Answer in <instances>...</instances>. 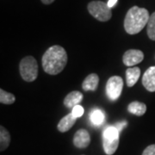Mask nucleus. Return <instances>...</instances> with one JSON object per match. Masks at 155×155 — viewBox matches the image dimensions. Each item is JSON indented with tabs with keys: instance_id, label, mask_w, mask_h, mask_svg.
Here are the masks:
<instances>
[{
	"instance_id": "obj_1",
	"label": "nucleus",
	"mask_w": 155,
	"mask_h": 155,
	"mask_svg": "<svg viewBox=\"0 0 155 155\" xmlns=\"http://www.w3.org/2000/svg\"><path fill=\"white\" fill-rule=\"evenodd\" d=\"M42 68L49 75H57L67 64V54L64 48L59 45L50 47L42 56Z\"/></svg>"
},
{
	"instance_id": "obj_2",
	"label": "nucleus",
	"mask_w": 155,
	"mask_h": 155,
	"mask_svg": "<svg viewBox=\"0 0 155 155\" xmlns=\"http://www.w3.org/2000/svg\"><path fill=\"white\" fill-rule=\"evenodd\" d=\"M149 18V13L147 9L133 6L128 10L124 19L125 31L129 35L140 33L147 25Z\"/></svg>"
},
{
	"instance_id": "obj_3",
	"label": "nucleus",
	"mask_w": 155,
	"mask_h": 155,
	"mask_svg": "<svg viewBox=\"0 0 155 155\" xmlns=\"http://www.w3.org/2000/svg\"><path fill=\"white\" fill-rule=\"evenodd\" d=\"M19 72L26 82H33L38 77V64L33 56H26L20 61Z\"/></svg>"
},
{
	"instance_id": "obj_4",
	"label": "nucleus",
	"mask_w": 155,
	"mask_h": 155,
	"mask_svg": "<svg viewBox=\"0 0 155 155\" xmlns=\"http://www.w3.org/2000/svg\"><path fill=\"white\" fill-rule=\"evenodd\" d=\"M119 130L116 127H108L103 134V147L107 155L116 153L119 146Z\"/></svg>"
},
{
	"instance_id": "obj_5",
	"label": "nucleus",
	"mask_w": 155,
	"mask_h": 155,
	"mask_svg": "<svg viewBox=\"0 0 155 155\" xmlns=\"http://www.w3.org/2000/svg\"><path fill=\"white\" fill-rule=\"evenodd\" d=\"M89 13L100 22H107L112 17L111 8L103 1L90 2L87 6Z\"/></svg>"
},
{
	"instance_id": "obj_6",
	"label": "nucleus",
	"mask_w": 155,
	"mask_h": 155,
	"mask_svg": "<svg viewBox=\"0 0 155 155\" xmlns=\"http://www.w3.org/2000/svg\"><path fill=\"white\" fill-rule=\"evenodd\" d=\"M123 80L120 76L110 77L106 84V93L108 97L112 101H116L119 98L122 92Z\"/></svg>"
},
{
	"instance_id": "obj_7",
	"label": "nucleus",
	"mask_w": 155,
	"mask_h": 155,
	"mask_svg": "<svg viewBox=\"0 0 155 155\" xmlns=\"http://www.w3.org/2000/svg\"><path fill=\"white\" fill-rule=\"evenodd\" d=\"M144 60V54L138 49H129L122 56L123 64L127 67H134Z\"/></svg>"
},
{
	"instance_id": "obj_8",
	"label": "nucleus",
	"mask_w": 155,
	"mask_h": 155,
	"mask_svg": "<svg viewBox=\"0 0 155 155\" xmlns=\"http://www.w3.org/2000/svg\"><path fill=\"white\" fill-rule=\"evenodd\" d=\"M91 143V135L86 129L78 130L73 136V145L78 148H86Z\"/></svg>"
},
{
	"instance_id": "obj_9",
	"label": "nucleus",
	"mask_w": 155,
	"mask_h": 155,
	"mask_svg": "<svg viewBox=\"0 0 155 155\" xmlns=\"http://www.w3.org/2000/svg\"><path fill=\"white\" fill-rule=\"evenodd\" d=\"M142 84L150 92L155 91V67H150L143 74Z\"/></svg>"
},
{
	"instance_id": "obj_10",
	"label": "nucleus",
	"mask_w": 155,
	"mask_h": 155,
	"mask_svg": "<svg viewBox=\"0 0 155 155\" xmlns=\"http://www.w3.org/2000/svg\"><path fill=\"white\" fill-rule=\"evenodd\" d=\"M99 77L97 73H91L84 78L82 83V88L85 91H95L98 87Z\"/></svg>"
},
{
	"instance_id": "obj_11",
	"label": "nucleus",
	"mask_w": 155,
	"mask_h": 155,
	"mask_svg": "<svg viewBox=\"0 0 155 155\" xmlns=\"http://www.w3.org/2000/svg\"><path fill=\"white\" fill-rule=\"evenodd\" d=\"M77 118L72 115V113L68 114L66 116H64L63 118H61V120L59 122L57 125L58 130L61 133H66L67 131H69L73 125L75 124Z\"/></svg>"
},
{
	"instance_id": "obj_12",
	"label": "nucleus",
	"mask_w": 155,
	"mask_h": 155,
	"mask_svg": "<svg viewBox=\"0 0 155 155\" xmlns=\"http://www.w3.org/2000/svg\"><path fill=\"white\" fill-rule=\"evenodd\" d=\"M82 100H83V94L78 91H73L66 96L64 99V104L67 108L72 109L76 105H78Z\"/></svg>"
},
{
	"instance_id": "obj_13",
	"label": "nucleus",
	"mask_w": 155,
	"mask_h": 155,
	"mask_svg": "<svg viewBox=\"0 0 155 155\" xmlns=\"http://www.w3.org/2000/svg\"><path fill=\"white\" fill-rule=\"evenodd\" d=\"M140 69L139 67H132L127 68L126 71V80H127V85L128 87H132L140 78Z\"/></svg>"
},
{
	"instance_id": "obj_14",
	"label": "nucleus",
	"mask_w": 155,
	"mask_h": 155,
	"mask_svg": "<svg viewBox=\"0 0 155 155\" xmlns=\"http://www.w3.org/2000/svg\"><path fill=\"white\" fill-rule=\"evenodd\" d=\"M127 111L137 116H141L147 111V105L138 101H134L127 106Z\"/></svg>"
},
{
	"instance_id": "obj_15",
	"label": "nucleus",
	"mask_w": 155,
	"mask_h": 155,
	"mask_svg": "<svg viewBox=\"0 0 155 155\" xmlns=\"http://www.w3.org/2000/svg\"><path fill=\"white\" fill-rule=\"evenodd\" d=\"M11 134L4 126H0V151L4 152L11 143Z\"/></svg>"
},
{
	"instance_id": "obj_16",
	"label": "nucleus",
	"mask_w": 155,
	"mask_h": 155,
	"mask_svg": "<svg viewBox=\"0 0 155 155\" xmlns=\"http://www.w3.org/2000/svg\"><path fill=\"white\" fill-rule=\"evenodd\" d=\"M16 101V97L12 93L7 92L3 89L0 90V103L3 104H12Z\"/></svg>"
},
{
	"instance_id": "obj_17",
	"label": "nucleus",
	"mask_w": 155,
	"mask_h": 155,
	"mask_svg": "<svg viewBox=\"0 0 155 155\" xmlns=\"http://www.w3.org/2000/svg\"><path fill=\"white\" fill-rule=\"evenodd\" d=\"M147 35L152 41H155V12L150 16L149 20L147 25Z\"/></svg>"
},
{
	"instance_id": "obj_18",
	"label": "nucleus",
	"mask_w": 155,
	"mask_h": 155,
	"mask_svg": "<svg viewBox=\"0 0 155 155\" xmlns=\"http://www.w3.org/2000/svg\"><path fill=\"white\" fill-rule=\"evenodd\" d=\"M104 120V113L99 110H96L92 111L91 114V121L92 122L93 124L95 125H100L102 124Z\"/></svg>"
},
{
	"instance_id": "obj_19",
	"label": "nucleus",
	"mask_w": 155,
	"mask_h": 155,
	"mask_svg": "<svg viewBox=\"0 0 155 155\" xmlns=\"http://www.w3.org/2000/svg\"><path fill=\"white\" fill-rule=\"evenodd\" d=\"M72 113L73 116H75L76 118H78V117H81L83 116L84 114V108L81 105H76L75 107H73L72 110Z\"/></svg>"
},
{
	"instance_id": "obj_20",
	"label": "nucleus",
	"mask_w": 155,
	"mask_h": 155,
	"mask_svg": "<svg viewBox=\"0 0 155 155\" xmlns=\"http://www.w3.org/2000/svg\"><path fill=\"white\" fill-rule=\"evenodd\" d=\"M142 155H155V144L150 145L143 151Z\"/></svg>"
},
{
	"instance_id": "obj_21",
	"label": "nucleus",
	"mask_w": 155,
	"mask_h": 155,
	"mask_svg": "<svg viewBox=\"0 0 155 155\" xmlns=\"http://www.w3.org/2000/svg\"><path fill=\"white\" fill-rule=\"evenodd\" d=\"M117 1H118V0H109L108 3H107V5H108V6H109L110 8H112V7H114V6L116 5Z\"/></svg>"
},
{
	"instance_id": "obj_22",
	"label": "nucleus",
	"mask_w": 155,
	"mask_h": 155,
	"mask_svg": "<svg viewBox=\"0 0 155 155\" xmlns=\"http://www.w3.org/2000/svg\"><path fill=\"white\" fill-rule=\"evenodd\" d=\"M126 125H127V122H121V124L117 125L116 127L118 129V130H119V132H121V131L122 130V128H123V127H124V126H126Z\"/></svg>"
},
{
	"instance_id": "obj_23",
	"label": "nucleus",
	"mask_w": 155,
	"mask_h": 155,
	"mask_svg": "<svg viewBox=\"0 0 155 155\" xmlns=\"http://www.w3.org/2000/svg\"><path fill=\"white\" fill-rule=\"evenodd\" d=\"M42 2V4L44 5H51L52 3H54L55 0H41Z\"/></svg>"
}]
</instances>
